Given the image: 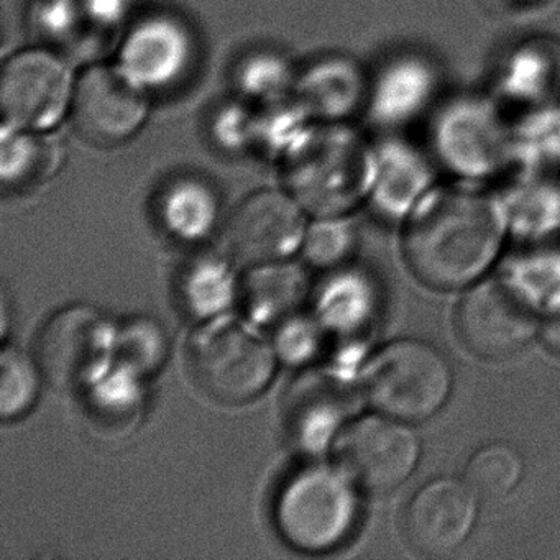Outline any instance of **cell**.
<instances>
[{"mask_svg":"<svg viewBox=\"0 0 560 560\" xmlns=\"http://www.w3.org/2000/svg\"><path fill=\"white\" fill-rule=\"evenodd\" d=\"M503 231L501 206L487 192L465 183L432 186L409 214L406 264L428 287H465L493 264Z\"/></svg>","mask_w":560,"mask_h":560,"instance_id":"obj_1","label":"cell"},{"mask_svg":"<svg viewBox=\"0 0 560 560\" xmlns=\"http://www.w3.org/2000/svg\"><path fill=\"white\" fill-rule=\"evenodd\" d=\"M376 149L346 127L307 139L288 165V186L301 206L323 219L339 218L373 191Z\"/></svg>","mask_w":560,"mask_h":560,"instance_id":"obj_2","label":"cell"},{"mask_svg":"<svg viewBox=\"0 0 560 560\" xmlns=\"http://www.w3.org/2000/svg\"><path fill=\"white\" fill-rule=\"evenodd\" d=\"M434 160L465 182L498 175L513 160V122L493 94L464 93L435 113L429 129Z\"/></svg>","mask_w":560,"mask_h":560,"instance_id":"obj_3","label":"cell"},{"mask_svg":"<svg viewBox=\"0 0 560 560\" xmlns=\"http://www.w3.org/2000/svg\"><path fill=\"white\" fill-rule=\"evenodd\" d=\"M357 483L342 468L311 465L296 471L278 494V530L294 549L326 552L336 549L355 527Z\"/></svg>","mask_w":560,"mask_h":560,"instance_id":"obj_4","label":"cell"},{"mask_svg":"<svg viewBox=\"0 0 560 560\" xmlns=\"http://www.w3.org/2000/svg\"><path fill=\"white\" fill-rule=\"evenodd\" d=\"M452 385L448 360L431 343L416 339L382 347L363 372V388L373 408L409 424L438 415Z\"/></svg>","mask_w":560,"mask_h":560,"instance_id":"obj_5","label":"cell"},{"mask_svg":"<svg viewBox=\"0 0 560 560\" xmlns=\"http://www.w3.org/2000/svg\"><path fill=\"white\" fill-rule=\"evenodd\" d=\"M188 370L209 398L242 405L260 395L275 372V352L250 327L214 320L189 340Z\"/></svg>","mask_w":560,"mask_h":560,"instance_id":"obj_6","label":"cell"},{"mask_svg":"<svg viewBox=\"0 0 560 560\" xmlns=\"http://www.w3.org/2000/svg\"><path fill=\"white\" fill-rule=\"evenodd\" d=\"M455 330L462 346L481 360H506L524 349L540 319L523 291L500 278L471 287L455 310Z\"/></svg>","mask_w":560,"mask_h":560,"instance_id":"obj_7","label":"cell"},{"mask_svg":"<svg viewBox=\"0 0 560 560\" xmlns=\"http://www.w3.org/2000/svg\"><path fill=\"white\" fill-rule=\"evenodd\" d=\"M117 332L94 307H67L55 314L37 340L42 375L60 388L91 385L107 372Z\"/></svg>","mask_w":560,"mask_h":560,"instance_id":"obj_8","label":"cell"},{"mask_svg":"<svg viewBox=\"0 0 560 560\" xmlns=\"http://www.w3.org/2000/svg\"><path fill=\"white\" fill-rule=\"evenodd\" d=\"M419 457L421 444L409 422L382 412L357 419L337 441L340 468L357 487L373 493H388L405 483Z\"/></svg>","mask_w":560,"mask_h":560,"instance_id":"obj_9","label":"cell"},{"mask_svg":"<svg viewBox=\"0 0 560 560\" xmlns=\"http://www.w3.org/2000/svg\"><path fill=\"white\" fill-rule=\"evenodd\" d=\"M67 65L44 50L24 51L5 63L0 80V107L5 127L50 129L60 122L73 100Z\"/></svg>","mask_w":560,"mask_h":560,"instance_id":"obj_10","label":"cell"},{"mask_svg":"<svg viewBox=\"0 0 560 560\" xmlns=\"http://www.w3.org/2000/svg\"><path fill=\"white\" fill-rule=\"evenodd\" d=\"M480 498L464 478L441 477L422 485L406 504L402 534L424 557L454 553L474 530Z\"/></svg>","mask_w":560,"mask_h":560,"instance_id":"obj_11","label":"cell"},{"mask_svg":"<svg viewBox=\"0 0 560 560\" xmlns=\"http://www.w3.org/2000/svg\"><path fill=\"white\" fill-rule=\"evenodd\" d=\"M71 114L84 139L96 145H116L142 126L147 101L129 73L94 67L74 86Z\"/></svg>","mask_w":560,"mask_h":560,"instance_id":"obj_12","label":"cell"},{"mask_svg":"<svg viewBox=\"0 0 560 560\" xmlns=\"http://www.w3.org/2000/svg\"><path fill=\"white\" fill-rule=\"evenodd\" d=\"M304 219L293 199L261 191L245 199L225 228L229 254L248 267L281 261L304 242Z\"/></svg>","mask_w":560,"mask_h":560,"instance_id":"obj_13","label":"cell"},{"mask_svg":"<svg viewBox=\"0 0 560 560\" xmlns=\"http://www.w3.org/2000/svg\"><path fill=\"white\" fill-rule=\"evenodd\" d=\"M491 94L523 110L560 101V40L549 35L524 38L504 51L494 68Z\"/></svg>","mask_w":560,"mask_h":560,"instance_id":"obj_14","label":"cell"},{"mask_svg":"<svg viewBox=\"0 0 560 560\" xmlns=\"http://www.w3.org/2000/svg\"><path fill=\"white\" fill-rule=\"evenodd\" d=\"M441 71L428 55L406 51L393 58L376 78L370 94L372 114L383 127L408 126L434 104Z\"/></svg>","mask_w":560,"mask_h":560,"instance_id":"obj_15","label":"cell"},{"mask_svg":"<svg viewBox=\"0 0 560 560\" xmlns=\"http://www.w3.org/2000/svg\"><path fill=\"white\" fill-rule=\"evenodd\" d=\"M434 166L418 147L405 140H389L376 149L373 195L385 208L412 209L432 188Z\"/></svg>","mask_w":560,"mask_h":560,"instance_id":"obj_16","label":"cell"},{"mask_svg":"<svg viewBox=\"0 0 560 560\" xmlns=\"http://www.w3.org/2000/svg\"><path fill=\"white\" fill-rule=\"evenodd\" d=\"M343 405V402H342ZM339 388L326 376L301 380L291 393L288 425L296 441L307 448H320L329 441L342 415Z\"/></svg>","mask_w":560,"mask_h":560,"instance_id":"obj_17","label":"cell"},{"mask_svg":"<svg viewBox=\"0 0 560 560\" xmlns=\"http://www.w3.org/2000/svg\"><path fill=\"white\" fill-rule=\"evenodd\" d=\"M306 278L294 265L273 264L252 267L242 287L244 306L258 323L287 319L306 296Z\"/></svg>","mask_w":560,"mask_h":560,"instance_id":"obj_18","label":"cell"},{"mask_svg":"<svg viewBox=\"0 0 560 560\" xmlns=\"http://www.w3.org/2000/svg\"><path fill=\"white\" fill-rule=\"evenodd\" d=\"M160 222L172 237L196 242L212 231L218 218V201L201 183L179 182L163 195Z\"/></svg>","mask_w":560,"mask_h":560,"instance_id":"obj_19","label":"cell"},{"mask_svg":"<svg viewBox=\"0 0 560 560\" xmlns=\"http://www.w3.org/2000/svg\"><path fill=\"white\" fill-rule=\"evenodd\" d=\"M513 160L523 170L559 168L560 101L523 110V116L513 122Z\"/></svg>","mask_w":560,"mask_h":560,"instance_id":"obj_20","label":"cell"},{"mask_svg":"<svg viewBox=\"0 0 560 560\" xmlns=\"http://www.w3.org/2000/svg\"><path fill=\"white\" fill-rule=\"evenodd\" d=\"M179 296L186 313L196 319H208L228 310L235 296L231 268L219 258H198L179 278Z\"/></svg>","mask_w":560,"mask_h":560,"instance_id":"obj_21","label":"cell"},{"mask_svg":"<svg viewBox=\"0 0 560 560\" xmlns=\"http://www.w3.org/2000/svg\"><path fill=\"white\" fill-rule=\"evenodd\" d=\"M140 373L120 362L116 370L100 376L91 383L88 408L101 424L107 428H122L130 424L142 408L143 392Z\"/></svg>","mask_w":560,"mask_h":560,"instance_id":"obj_22","label":"cell"},{"mask_svg":"<svg viewBox=\"0 0 560 560\" xmlns=\"http://www.w3.org/2000/svg\"><path fill=\"white\" fill-rule=\"evenodd\" d=\"M523 470V458L516 448L504 442H491L468 458L464 480L480 500H500L517 487Z\"/></svg>","mask_w":560,"mask_h":560,"instance_id":"obj_23","label":"cell"},{"mask_svg":"<svg viewBox=\"0 0 560 560\" xmlns=\"http://www.w3.org/2000/svg\"><path fill=\"white\" fill-rule=\"evenodd\" d=\"M0 165L5 188H25L54 172V150L31 130L4 129Z\"/></svg>","mask_w":560,"mask_h":560,"instance_id":"obj_24","label":"cell"},{"mask_svg":"<svg viewBox=\"0 0 560 560\" xmlns=\"http://www.w3.org/2000/svg\"><path fill=\"white\" fill-rule=\"evenodd\" d=\"M182 38L166 25H149L136 32L126 50L130 77L165 80L182 60Z\"/></svg>","mask_w":560,"mask_h":560,"instance_id":"obj_25","label":"cell"},{"mask_svg":"<svg viewBox=\"0 0 560 560\" xmlns=\"http://www.w3.org/2000/svg\"><path fill=\"white\" fill-rule=\"evenodd\" d=\"M42 370L19 349H4L0 360V415L18 419L31 411L40 393Z\"/></svg>","mask_w":560,"mask_h":560,"instance_id":"obj_26","label":"cell"},{"mask_svg":"<svg viewBox=\"0 0 560 560\" xmlns=\"http://www.w3.org/2000/svg\"><path fill=\"white\" fill-rule=\"evenodd\" d=\"M116 350L120 362L132 366L140 375H149L163 365L168 340L160 324L149 317H136L117 330Z\"/></svg>","mask_w":560,"mask_h":560,"instance_id":"obj_27","label":"cell"},{"mask_svg":"<svg viewBox=\"0 0 560 560\" xmlns=\"http://www.w3.org/2000/svg\"><path fill=\"white\" fill-rule=\"evenodd\" d=\"M303 247L307 261L314 267H336L352 252L353 234L337 218L323 219L306 232Z\"/></svg>","mask_w":560,"mask_h":560,"instance_id":"obj_28","label":"cell"},{"mask_svg":"<svg viewBox=\"0 0 560 560\" xmlns=\"http://www.w3.org/2000/svg\"><path fill=\"white\" fill-rule=\"evenodd\" d=\"M323 329L316 319L293 316L280 327L275 352L293 365L311 362L323 349Z\"/></svg>","mask_w":560,"mask_h":560,"instance_id":"obj_29","label":"cell"},{"mask_svg":"<svg viewBox=\"0 0 560 560\" xmlns=\"http://www.w3.org/2000/svg\"><path fill=\"white\" fill-rule=\"evenodd\" d=\"M539 337L540 342L550 353L560 357V304L540 317Z\"/></svg>","mask_w":560,"mask_h":560,"instance_id":"obj_30","label":"cell"},{"mask_svg":"<svg viewBox=\"0 0 560 560\" xmlns=\"http://www.w3.org/2000/svg\"><path fill=\"white\" fill-rule=\"evenodd\" d=\"M503 8L510 11H527V9H536L546 4L549 0H500Z\"/></svg>","mask_w":560,"mask_h":560,"instance_id":"obj_31","label":"cell"}]
</instances>
